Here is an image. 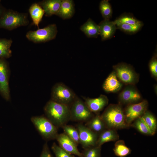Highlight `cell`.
<instances>
[{"mask_svg": "<svg viewBox=\"0 0 157 157\" xmlns=\"http://www.w3.org/2000/svg\"><path fill=\"white\" fill-rule=\"evenodd\" d=\"M44 110L46 117L58 128H62L70 121L69 106L50 100Z\"/></svg>", "mask_w": 157, "mask_h": 157, "instance_id": "cell-1", "label": "cell"}, {"mask_svg": "<svg viewBox=\"0 0 157 157\" xmlns=\"http://www.w3.org/2000/svg\"><path fill=\"white\" fill-rule=\"evenodd\" d=\"M100 116L107 129L115 130L128 126L126 122L124 111L119 104L110 105Z\"/></svg>", "mask_w": 157, "mask_h": 157, "instance_id": "cell-2", "label": "cell"}, {"mask_svg": "<svg viewBox=\"0 0 157 157\" xmlns=\"http://www.w3.org/2000/svg\"><path fill=\"white\" fill-rule=\"evenodd\" d=\"M28 22L25 14L10 10H5L0 17V28L11 30L26 25Z\"/></svg>", "mask_w": 157, "mask_h": 157, "instance_id": "cell-3", "label": "cell"}, {"mask_svg": "<svg viewBox=\"0 0 157 157\" xmlns=\"http://www.w3.org/2000/svg\"><path fill=\"white\" fill-rule=\"evenodd\" d=\"M31 121L44 139L47 140L56 139L58 134V128L46 117L33 116Z\"/></svg>", "mask_w": 157, "mask_h": 157, "instance_id": "cell-4", "label": "cell"}, {"mask_svg": "<svg viewBox=\"0 0 157 157\" xmlns=\"http://www.w3.org/2000/svg\"><path fill=\"white\" fill-rule=\"evenodd\" d=\"M77 97L69 88L62 83H59L53 87L51 100L70 106Z\"/></svg>", "mask_w": 157, "mask_h": 157, "instance_id": "cell-5", "label": "cell"}, {"mask_svg": "<svg viewBox=\"0 0 157 157\" xmlns=\"http://www.w3.org/2000/svg\"><path fill=\"white\" fill-rule=\"evenodd\" d=\"M70 120L87 122L93 116L84 101L77 97L70 106Z\"/></svg>", "mask_w": 157, "mask_h": 157, "instance_id": "cell-6", "label": "cell"}, {"mask_svg": "<svg viewBox=\"0 0 157 157\" xmlns=\"http://www.w3.org/2000/svg\"><path fill=\"white\" fill-rule=\"evenodd\" d=\"M57 30L56 24H50L42 28L34 31H30L26 35V38L34 43L44 42L54 39Z\"/></svg>", "mask_w": 157, "mask_h": 157, "instance_id": "cell-7", "label": "cell"}, {"mask_svg": "<svg viewBox=\"0 0 157 157\" xmlns=\"http://www.w3.org/2000/svg\"><path fill=\"white\" fill-rule=\"evenodd\" d=\"M113 67L118 78L121 82L126 85H133L138 81V76L130 66L121 63Z\"/></svg>", "mask_w": 157, "mask_h": 157, "instance_id": "cell-8", "label": "cell"}, {"mask_svg": "<svg viewBox=\"0 0 157 157\" xmlns=\"http://www.w3.org/2000/svg\"><path fill=\"white\" fill-rule=\"evenodd\" d=\"M148 105V101L144 100L138 103L129 104L126 107L124 113L126 122L128 126L143 115L147 111Z\"/></svg>", "mask_w": 157, "mask_h": 157, "instance_id": "cell-9", "label": "cell"}, {"mask_svg": "<svg viewBox=\"0 0 157 157\" xmlns=\"http://www.w3.org/2000/svg\"><path fill=\"white\" fill-rule=\"evenodd\" d=\"M79 135V144L84 149L96 146L99 134L81 123L77 125Z\"/></svg>", "mask_w": 157, "mask_h": 157, "instance_id": "cell-10", "label": "cell"}, {"mask_svg": "<svg viewBox=\"0 0 157 157\" xmlns=\"http://www.w3.org/2000/svg\"><path fill=\"white\" fill-rule=\"evenodd\" d=\"M2 58L0 57V93L5 99L8 101L10 99L8 69L6 62Z\"/></svg>", "mask_w": 157, "mask_h": 157, "instance_id": "cell-11", "label": "cell"}, {"mask_svg": "<svg viewBox=\"0 0 157 157\" xmlns=\"http://www.w3.org/2000/svg\"><path fill=\"white\" fill-rule=\"evenodd\" d=\"M132 85H129L119 94V99L121 103L129 104H135L141 99L140 94Z\"/></svg>", "mask_w": 157, "mask_h": 157, "instance_id": "cell-12", "label": "cell"}, {"mask_svg": "<svg viewBox=\"0 0 157 157\" xmlns=\"http://www.w3.org/2000/svg\"><path fill=\"white\" fill-rule=\"evenodd\" d=\"M56 139L59 146L65 151L78 157H83L77 148L78 145L64 133L58 134Z\"/></svg>", "mask_w": 157, "mask_h": 157, "instance_id": "cell-13", "label": "cell"}, {"mask_svg": "<svg viewBox=\"0 0 157 157\" xmlns=\"http://www.w3.org/2000/svg\"><path fill=\"white\" fill-rule=\"evenodd\" d=\"M84 100V102L90 111L92 113H97L101 111L108 103L107 97L103 94H101L96 98H85Z\"/></svg>", "mask_w": 157, "mask_h": 157, "instance_id": "cell-14", "label": "cell"}, {"mask_svg": "<svg viewBox=\"0 0 157 157\" xmlns=\"http://www.w3.org/2000/svg\"><path fill=\"white\" fill-rule=\"evenodd\" d=\"M99 35L101 40H105L110 39L114 35L117 26L114 21L104 19L99 24Z\"/></svg>", "mask_w": 157, "mask_h": 157, "instance_id": "cell-15", "label": "cell"}, {"mask_svg": "<svg viewBox=\"0 0 157 157\" xmlns=\"http://www.w3.org/2000/svg\"><path fill=\"white\" fill-rule=\"evenodd\" d=\"M122 86L115 72H112L105 80L103 84L104 90L107 92H115L118 91Z\"/></svg>", "mask_w": 157, "mask_h": 157, "instance_id": "cell-16", "label": "cell"}, {"mask_svg": "<svg viewBox=\"0 0 157 157\" xmlns=\"http://www.w3.org/2000/svg\"><path fill=\"white\" fill-rule=\"evenodd\" d=\"M61 0H46L40 2L38 4L43 10L45 15L50 16L56 15L60 8Z\"/></svg>", "mask_w": 157, "mask_h": 157, "instance_id": "cell-17", "label": "cell"}, {"mask_svg": "<svg viewBox=\"0 0 157 157\" xmlns=\"http://www.w3.org/2000/svg\"><path fill=\"white\" fill-rule=\"evenodd\" d=\"M75 12L74 5L72 0H62L59 10L56 15L63 19L71 18Z\"/></svg>", "mask_w": 157, "mask_h": 157, "instance_id": "cell-18", "label": "cell"}, {"mask_svg": "<svg viewBox=\"0 0 157 157\" xmlns=\"http://www.w3.org/2000/svg\"><path fill=\"white\" fill-rule=\"evenodd\" d=\"M80 29L89 38H97L99 35V25L90 18H89L82 25Z\"/></svg>", "mask_w": 157, "mask_h": 157, "instance_id": "cell-19", "label": "cell"}, {"mask_svg": "<svg viewBox=\"0 0 157 157\" xmlns=\"http://www.w3.org/2000/svg\"><path fill=\"white\" fill-rule=\"evenodd\" d=\"M119 138V135L115 130L107 129L99 134L96 145L101 146L104 143L117 140Z\"/></svg>", "mask_w": 157, "mask_h": 157, "instance_id": "cell-20", "label": "cell"}, {"mask_svg": "<svg viewBox=\"0 0 157 157\" xmlns=\"http://www.w3.org/2000/svg\"><path fill=\"white\" fill-rule=\"evenodd\" d=\"M85 126L99 134L106 128L100 115L98 114L87 122Z\"/></svg>", "mask_w": 157, "mask_h": 157, "instance_id": "cell-21", "label": "cell"}, {"mask_svg": "<svg viewBox=\"0 0 157 157\" xmlns=\"http://www.w3.org/2000/svg\"><path fill=\"white\" fill-rule=\"evenodd\" d=\"M29 11L34 24L39 28V23L44 14L43 10L38 3H35L31 6Z\"/></svg>", "mask_w": 157, "mask_h": 157, "instance_id": "cell-22", "label": "cell"}, {"mask_svg": "<svg viewBox=\"0 0 157 157\" xmlns=\"http://www.w3.org/2000/svg\"><path fill=\"white\" fill-rule=\"evenodd\" d=\"M12 42L11 39H0V57L8 58L11 56L10 47Z\"/></svg>", "mask_w": 157, "mask_h": 157, "instance_id": "cell-23", "label": "cell"}, {"mask_svg": "<svg viewBox=\"0 0 157 157\" xmlns=\"http://www.w3.org/2000/svg\"><path fill=\"white\" fill-rule=\"evenodd\" d=\"M113 151L115 154L120 157H124L131 153V149L125 144L123 140H118L115 143Z\"/></svg>", "mask_w": 157, "mask_h": 157, "instance_id": "cell-24", "label": "cell"}, {"mask_svg": "<svg viewBox=\"0 0 157 157\" xmlns=\"http://www.w3.org/2000/svg\"><path fill=\"white\" fill-rule=\"evenodd\" d=\"M64 133L73 140L78 145L79 144L78 130L71 125L65 124L62 127Z\"/></svg>", "mask_w": 157, "mask_h": 157, "instance_id": "cell-25", "label": "cell"}, {"mask_svg": "<svg viewBox=\"0 0 157 157\" xmlns=\"http://www.w3.org/2000/svg\"><path fill=\"white\" fill-rule=\"evenodd\" d=\"M152 133L154 135L157 129V120L154 115L147 111L141 116Z\"/></svg>", "mask_w": 157, "mask_h": 157, "instance_id": "cell-26", "label": "cell"}, {"mask_svg": "<svg viewBox=\"0 0 157 157\" xmlns=\"http://www.w3.org/2000/svg\"><path fill=\"white\" fill-rule=\"evenodd\" d=\"M99 8L104 19L109 20L112 17L113 10L109 1L108 0L101 1L99 4Z\"/></svg>", "mask_w": 157, "mask_h": 157, "instance_id": "cell-27", "label": "cell"}, {"mask_svg": "<svg viewBox=\"0 0 157 157\" xmlns=\"http://www.w3.org/2000/svg\"><path fill=\"white\" fill-rule=\"evenodd\" d=\"M131 125L142 134L148 135H154L141 117L134 120Z\"/></svg>", "mask_w": 157, "mask_h": 157, "instance_id": "cell-28", "label": "cell"}, {"mask_svg": "<svg viewBox=\"0 0 157 157\" xmlns=\"http://www.w3.org/2000/svg\"><path fill=\"white\" fill-rule=\"evenodd\" d=\"M114 22L115 24H124L137 25L143 24L142 22L138 20L132 15L128 14L122 15L117 18Z\"/></svg>", "mask_w": 157, "mask_h": 157, "instance_id": "cell-29", "label": "cell"}, {"mask_svg": "<svg viewBox=\"0 0 157 157\" xmlns=\"http://www.w3.org/2000/svg\"><path fill=\"white\" fill-rule=\"evenodd\" d=\"M143 25V24L137 25L124 24H116L117 29L130 34H133L137 32L141 28Z\"/></svg>", "mask_w": 157, "mask_h": 157, "instance_id": "cell-30", "label": "cell"}, {"mask_svg": "<svg viewBox=\"0 0 157 157\" xmlns=\"http://www.w3.org/2000/svg\"><path fill=\"white\" fill-rule=\"evenodd\" d=\"M101 146H95L84 149L83 157H101Z\"/></svg>", "mask_w": 157, "mask_h": 157, "instance_id": "cell-31", "label": "cell"}, {"mask_svg": "<svg viewBox=\"0 0 157 157\" xmlns=\"http://www.w3.org/2000/svg\"><path fill=\"white\" fill-rule=\"evenodd\" d=\"M51 148L56 157H75L74 155L65 151L55 142L53 143Z\"/></svg>", "mask_w": 157, "mask_h": 157, "instance_id": "cell-32", "label": "cell"}, {"mask_svg": "<svg viewBox=\"0 0 157 157\" xmlns=\"http://www.w3.org/2000/svg\"><path fill=\"white\" fill-rule=\"evenodd\" d=\"M149 68L152 75L155 78L157 77V59L156 54L152 58L149 64Z\"/></svg>", "mask_w": 157, "mask_h": 157, "instance_id": "cell-33", "label": "cell"}, {"mask_svg": "<svg viewBox=\"0 0 157 157\" xmlns=\"http://www.w3.org/2000/svg\"><path fill=\"white\" fill-rule=\"evenodd\" d=\"M40 157H53L47 142L45 143L43 145Z\"/></svg>", "mask_w": 157, "mask_h": 157, "instance_id": "cell-34", "label": "cell"}, {"mask_svg": "<svg viewBox=\"0 0 157 157\" xmlns=\"http://www.w3.org/2000/svg\"><path fill=\"white\" fill-rule=\"evenodd\" d=\"M5 10L0 3V17Z\"/></svg>", "mask_w": 157, "mask_h": 157, "instance_id": "cell-35", "label": "cell"}]
</instances>
